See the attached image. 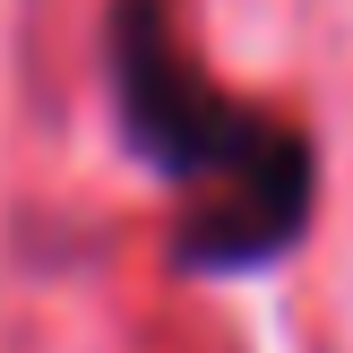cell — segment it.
Listing matches in <instances>:
<instances>
[{
    "label": "cell",
    "instance_id": "1",
    "mask_svg": "<svg viewBox=\"0 0 353 353\" xmlns=\"http://www.w3.org/2000/svg\"><path fill=\"white\" fill-rule=\"evenodd\" d=\"M103 86L130 164L172 199V276H268L319 224V138L199 69L172 0H103Z\"/></svg>",
    "mask_w": 353,
    "mask_h": 353
}]
</instances>
